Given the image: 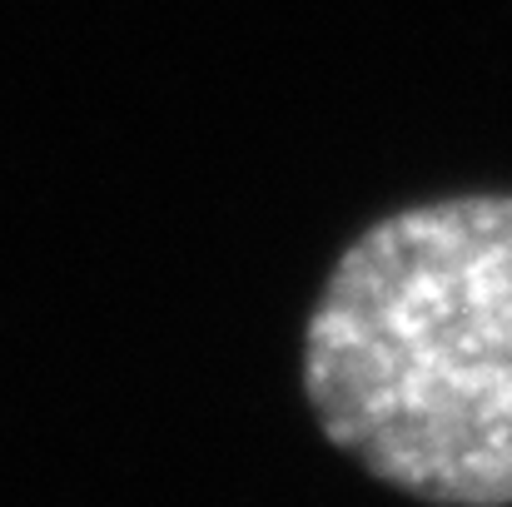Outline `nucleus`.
Returning <instances> with one entry per match:
<instances>
[{
	"mask_svg": "<svg viewBox=\"0 0 512 507\" xmlns=\"http://www.w3.org/2000/svg\"><path fill=\"white\" fill-rule=\"evenodd\" d=\"M304 388L329 443L438 507H512V194L368 224L309 329Z\"/></svg>",
	"mask_w": 512,
	"mask_h": 507,
	"instance_id": "1",
	"label": "nucleus"
}]
</instances>
